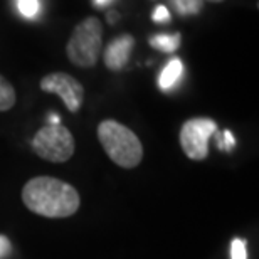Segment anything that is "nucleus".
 Segmentation results:
<instances>
[{
	"label": "nucleus",
	"instance_id": "1",
	"mask_svg": "<svg viewBox=\"0 0 259 259\" xmlns=\"http://www.w3.org/2000/svg\"><path fill=\"white\" fill-rule=\"evenodd\" d=\"M22 202L34 214L63 219L76 214L79 209V194L77 190L54 177H34L22 189Z\"/></svg>",
	"mask_w": 259,
	"mask_h": 259
},
{
	"label": "nucleus",
	"instance_id": "2",
	"mask_svg": "<svg viewBox=\"0 0 259 259\" xmlns=\"http://www.w3.org/2000/svg\"><path fill=\"white\" fill-rule=\"evenodd\" d=\"M98 140L106 155L121 168H135L143 158L140 138L120 121L105 120L98 126Z\"/></svg>",
	"mask_w": 259,
	"mask_h": 259
},
{
	"label": "nucleus",
	"instance_id": "3",
	"mask_svg": "<svg viewBox=\"0 0 259 259\" xmlns=\"http://www.w3.org/2000/svg\"><path fill=\"white\" fill-rule=\"evenodd\" d=\"M103 53V24L98 17H86L72 30L66 54L77 67H93Z\"/></svg>",
	"mask_w": 259,
	"mask_h": 259
},
{
	"label": "nucleus",
	"instance_id": "4",
	"mask_svg": "<svg viewBox=\"0 0 259 259\" xmlns=\"http://www.w3.org/2000/svg\"><path fill=\"white\" fill-rule=\"evenodd\" d=\"M74 138L63 125H46L32 138V148L40 158L53 163H64L74 153Z\"/></svg>",
	"mask_w": 259,
	"mask_h": 259
},
{
	"label": "nucleus",
	"instance_id": "5",
	"mask_svg": "<svg viewBox=\"0 0 259 259\" xmlns=\"http://www.w3.org/2000/svg\"><path fill=\"white\" fill-rule=\"evenodd\" d=\"M217 132L210 118H192L180 128V147L190 160H205L209 155V140Z\"/></svg>",
	"mask_w": 259,
	"mask_h": 259
},
{
	"label": "nucleus",
	"instance_id": "6",
	"mask_svg": "<svg viewBox=\"0 0 259 259\" xmlns=\"http://www.w3.org/2000/svg\"><path fill=\"white\" fill-rule=\"evenodd\" d=\"M40 90L51 95H58L71 113L79 111L84 100V88L67 72H51L40 79Z\"/></svg>",
	"mask_w": 259,
	"mask_h": 259
},
{
	"label": "nucleus",
	"instance_id": "7",
	"mask_svg": "<svg viewBox=\"0 0 259 259\" xmlns=\"http://www.w3.org/2000/svg\"><path fill=\"white\" fill-rule=\"evenodd\" d=\"M135 48V37L130 34H121L111 40L105 48L103 61L110 71H123L130 63V56Z\"/></svg>",
	"mask_w": 259,
	"mask_h": 259
},
{
	"label": "nucleus",
	"instance_id": "8",
	"mask_svg": "<svg viewBox=\"0 0 259 259\" xmlns=\"http://www.w3.org/2000/svg\"><path fill=\"white\" fill-rule=\"evenodd\" d=\"M184 76V64L179 58H172L158 76V88L163 93L172 91Z\"/></svg>",
	"mask_w": 259,
	"mask_h": 259
},
{
	"label": "nucleus",
	"instance_id": "9",
	"mask_svg": "<svg viewBox=\"0 0 259 259\" xmlns=\"http://www.w3.org/2000/svg\"><path fill=\"white\" fill-rule=\"evenodd\" d=\"M148 42H150V46H152L153 49L160 51V53L172 54L180 48V44H182V35H180V32L157 34V35H152Z\"/></svg>",
	"mask_w": 259,
	"mask_h": 259
},
{
	"label": "nucleus",
	"instance_id": "10",
	"mask_svg": "<svg viewBox=\"0 0 259 259\" xmlns=\"http://www.w3.org/2000/svg\"><path fill=\"white\" fill-rule=\"evenodd\" d=\"M174 12L179 14L180 17L187 15H197L204 7V0H170Z\"/></svg>",
	"mask_w": 259,
	"mask_h": 259
},
{
	"label": "nucleus",
	"instance_id": "11",
	"mask_svg": "<svg viewBox=\"0 0 259 259\" xmlns=\"http://www.w3.org/2000/svg\"><path fill=\"white\" fill-rule=\"evenodd\" d=\"M15 105V90L10 82L0 76V111H9Z\"/></svg>",
	"mask_w": 259,
	"mask_h": 259
},
{
	"label": "nucleus",
	"instance_id": "12",
	"mask_svg": "<svg viewBox=\"0 0 259 259\" xmlns=\"http://www.w3.org/2000/svg\"><path fill=\"white\" fill-rule=\"evenodd\" d=\"M17 9L22 17L34 19V17H37L40 4H39V0H17Z\"/></svg>",
	"mask_w": 259,
	"mask_h": 259
},
{
	"label": "nucleus",
	"instance_id": "13",
	"mask_svg": "<svg viewBox=\"0 0 259 259\" xmlns=\"http://www.w3.org/2000/svg\"><path fill=\"white\" fill-rule=\"evenodd\" d=\"M217 145H219V148L222 152H231V150L236 147V138L232 137V133L229 130H226L224 133L217 135Z\"/></svg>",
	"mask_w": 259,
	"mask_h": 259
},
{
	"label": "nucleus",
	"instance_id": "14",
	"mask_svg": "<svg viewBox=\"0 0 259 259\" xmlns=\"http://www.w3.org/2000/svg\"><path fill=\"white\" fill-rule=\"evenodd\" d=\"M231 259H247L246 242L242 239H234L231 242Z\"/></svg>",
	"mask_w": 259,
	"mask_h": 259
},
{
	"label": "nucleus",
	"instance_id": "15",
	"mask_svg": "<svg viewBox=\"0 0 259 259\" xmlns=\"http://www.w3.org/2000/svg\"><path fill=\"white\" fill-rule=\"evenodd\" d=\"M172 15H170L168 9L165 5H158V7L153 9V14H152V20L153 22H158V24H168Z\"/></svg>",
	"mask_w": 259,
	"mask_h": 259
},
{
	"label": "nucleus",
	"instance_id": "16",
	"mask_svg": "<svg viewBox=\"0 0 259 259\" xmlns=\"http://www.w3.org/2000/svg\"><path fill=\"white\" fill-rule=\"evenodd\" d=\"M10 251H12V247H10V241L5 236H0V259L7 257L10 254Z\"/></svg>",
	"mask_w": 259,
	"mask_h": 259
},
{
	"label": "nucleus",
	"instance_id": "17",
	"mask_svg": "<svg viewBox=\"0 0 259 259\" xmlns=\"http://www.w3.org/2000/svg\"><path fill=\"white\" fill-rule=\"evenodd\" d=\"M91 2H93V5H95V7L103 9V7H106V5H110V4H113V2H116V0H91Z\"/></svg>",
	"mask_w": 259,
	"mask_h": 259
},
{
	"label": "nucleus",
	"instance_id": "18",
	"mask_svg": "<svg viewBox=\"0 0 259 259\" xmlns=\"http://www.w3.org/2000/svg\"><path fill=\"white\" fill-rule=\"evenodd\" d=\"M49 121H51V125H61V123H59V116H58V115H51V116H49Z\"/></svg>",
	"mask_w": 259,
	"mask_h": 259
},
{
	"label": "nucleus",
	"instance_id": "19",
	"mask_svg": "<svg viewBox=\"0 0 259 259\" xmlns=\"http://www.w3.org/2000/svg\"><path fill=\"white\" fill-rule=\"evenodd\" d=\"M108 20H110V22H115V20H116V12H110V17H108Z\"/></svg>",
	"mask_w": 259,
	"mask_h": 259
},
{
	"label": "nucleus",
	"instance_id": "20",
	"mask_svg": "<svg viewBox=\"0 0 259 259\" xmlns=\"http://www.w3.org/2000/svg\"><path fill=\"white\" fill-rule=\"evenodd\" d=\"M204 2H212V4H221V2H224V0H204Z\"/></svg>",
	"mask_w": 259,
	"mask_h": 259
}]
</instances>
